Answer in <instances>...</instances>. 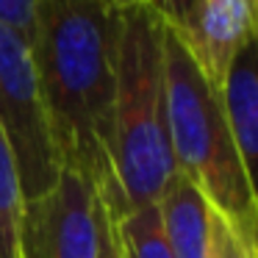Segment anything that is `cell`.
<instances>
[{"label": "cell", "mask_w": 258, "mask_h": 258, "mask_svg": "<svg viewBox=\"0 0 258 258\" xmlns=\"http://www.w3.org/2000/svg\"><path fill=\"white\" fill-rule=\"evenodd\" d=\"M139 3H145L153 14H158L164 25L172 28L178 36H186L191 31L197 9H200V0H139Z\"/></svg>", "instance_id": "obj_11"}, {"label": "cell", "mask_w": 258, "mask_h": 258, "mask_svg": "<svg viewBox=\"0 0 258 258\" xmlns=\"http://www.w3.org/2000/svg\"><path fill=\"white\" fill-rule=\"evenodd\" d=\"M0 131L17 164L25 203L53 189L64 167L53 145L34 58L28 45L3 23H0Z\"/></svg>", "instance_id": "obj_4"}, {"label": "cell", "mask_w": 258, "mask_h": 258, "mask_svg": "<svg viewBox=\"0 0 258 258\" xmlns=\"http://www.w3.org/2000/svg\"><path fill=\"white\" fill-rule=\"evenodd\" d=\"M108 214L114 219V230H117L122 258H175L172 247H169L167 236H164L156 203L136 206V208L108 206Z\"/></svg>", "instance_id": "obj_9"}, {"label": "cell", "mask_w": 258, "mask_h": 258, "mask_svg": "<svg viewBox=\"0 0 258 258\" xmlns=\"http://www.w3.org/2000/svg\"><path fill=\"white\" fill-rule=\"evenodd\" d=\"M255 255H258L255 247L244 244L241 236L214 211L211 214V233H208L206 258H255Z\"/></svg>", "instance_id": "obj_10"}, {"label": "cell", "mask_w": 258, "mask_h": 258, "mask_svg": "<svg viewBox=\"0 0 258 258\" xmlns=\"http://www.w3.org/2000/svg\"><path fill=\"white\" fill-rule=\"evenodd\" d=\"M39 6H42V0H0V23L6 28H12L28 45L31 34H34Z\"/></svg>", "instance_id": "obj_12"}, {"label": "cell", "mask_w": 258, "mask_h": 258, "mask_svg": "<svg viewBox=\"0 0 258 258\" xmlns=\"http://www.w3.org/2000/svg\"><path fill=\"white\" fill-rule=\"evenodd\" d=\"M103 258H122V250H119V241H117V230H114L111 214H108V230H106V241H103Z\"/></svg>", "instance_id": "obj_13"}, {"label": "cell", "mask_w": 258, "mask_h": 258, "mask_svg": "<svg viewBox=\"0 0 258 258\" xmlns=\"http://www.w3.org/2000/svg\"><path fill=\"white\" fill-rule=\"evenodd\" d=\"M164 236L175 258H206L211 233V203L186 175L175 172L156 200Z\"/></svg>", "instance_id": "obj_8"}, {"label": "cell", "mask_w": 258, "mask_h": 258, "mask_svg": "<svg viewBox=\"0 0 258 258\" xmlns=\"http://www.w3.org/2000/svg\"><path fill=\"white\" fill-rule=\"evenodd\" d=\"M164 28L139 0L122 9L111 108V172L122 208L156 203L178 172L167 128Z\"/></svg>", "instance_id": "obj_2"}, {"label": "cell", "mask_w": 258, "mask_h": 258, "mask_svg": "<svg viewBox=\"0 0 258 258\" xmlns=\"http://www.w3.org/2000/svg\"><path fill=\"white\" fill-rule=\"evenodd\" d=\"M258 34V0H200L186 42L203 78L219 92L230 61L255 42Z\"/></svg>", "instance_id": "obj_6"}, {"label": "cell", "mask_w": 258, "mask_h": 258, "mask_svg": "<svg viewBox=\"0 0 258 258\" xmlns=\"http://www.w3.org/2000/svg\"><path fill=\"white\" fill-rule=\"evenodd\" d=\"M119 28L122 9L111 0H42L28 50L61 167L122 208L111 172Z\"/></svg>", "instance_id": "obj_1"}, {"label": "cell", "mask_w": 258, "mask_h": 258, "mask_svg": "<svg viewBox=\"0 0 258 258\" xmlns=\"http://www.w3.org/2000/svg\"><path fill=\"white\" fill-rule=\"evenodd\" d=\"M111 3H114V6H119V9H125L128 3H136V0H111Z\"/></svg>", "instance_id": "obj_14"}, {"label": "cell", "mask_w": 258, "mask_h": 258, "mask_svg": "<svg viewBox=\"0 0 258 258\" xmlns=\"http://www.w3.org/2000/svg\"><path fill=\"white\" fill-rule=\"evenodd\" d=\"M258 47L247 45L230 61L222 84H219V106L233 136V145L244 161L247 172H255L258 156ZM255 178V175H252Z\"/></svg>", "instance_id": "obj_7"}, {"label": "cell", "mask_w": 258, "mask_h": 258, "mask_svg": "<svg viewBox=\"0 0 258 258\" xmlns=\"http://www.w3.org/2000/svg\"><path fill=\"white\" fill-rule=\"evenodd\" d=\"M164 81L175 169L203 191L211 208L244 244L255 247V178L247 172L233 145L219 106V92L203 78L186 42L172 28H164Z\"/></svg>", "instance_id": "obj_3"}, {"label": "cell", "mask_w": 258, "mask_h": 258, "mask_svg": "<svg viewBox=\"0 0 258 258\" xmlns=\"http://www.w3.org/2000/svg\"><path fill=\"white\" fill-rule=\"evenodd\" d=\"M108 208L100 189L64 169L53 189L25 203L20 258H103Z\"/></svg>", "instance_id": "obj_5"}]
</instances>
